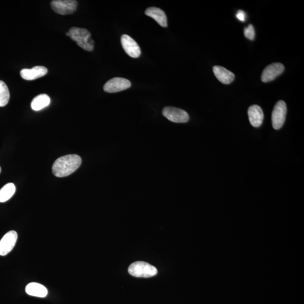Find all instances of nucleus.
I'll use <instances>...</instances> for the list:
<instances>
[{"label": "nucleus", "mask_w": 304, "mask_h": 304, "mask_svg": "<svg viewBox=\"0 0 304 304\" xmlns=\"http://www.w3.org/2000/svg\"><path fill=\"white\" fill-rule=\"evenodd\" d=\"M82 159L77 154L64 155L56 159L52 167L53 174L56 177L70 176L80 166Z\"/></svg>", "instance_id": "f257e3e1"}, {"label": "nucleus", "mask_w": 304, "mask_h": 304, "mask_svg": "<svg viewBox=\"0 0 304 304\" xmlns=\"http://www.w3.org/2000/svg\"><path fill=\"white\" fill-rule=\"evenodd\" d=\"M70 37L76 42L79 47L85 51H91L94 47V41L91 39L90 32L85 28L72 27L69 30Z\"/></svg>", "instance_id": "f03ea898"}, {"label": "nucleus", "mask_w": 304, "mask_h": 304, "mask_svg": "<svg viewBox=\"0 0 304 304\" xmlns=\"http://www.w3.org/2000/svg\"><path fill=\"white\" fill-rule=\"evenodd\" d=\"M130 275L139 278H150L157 275V269L154 266L144 261H136L128 269Z\"/></svg>", "instance_id": "7ed1b4c3"}, {"label": "nucleus", "mask_w": 304, "mask_h": 304, "mask_svg": "<svg viewBox=\"0 0 304 304\" xmlns=\"http://www.w3.org/2000/svg\"><path fill=\"white\" fill-rule=\"evenodd\" d=\"M77 5L78 2L75 0H54L51 2L52 9L56 13L63 15L74 13Z\"/></svg>", "instance_id": "20e7f679"}, {"label": "nucleus", "mask_w": 304, "mask_h": 304, "mask_svg": "<svg viewBox=\"0 0 304 304\" xmlns=\"http://www.w3.org/2000/svg\"><path fill=\"white\" fill-rule=\"evenodd\" d=\"M287 114V106L285 102L279 101L277 102L272 112V120L274 128L279 130L283 127Z\"/></svg>", "instance_id": "39448f33"}, {"label": "nucleus", "mask_w": 304, "mask_h": 304, "mask_svg": "<svg viewBox=\"0 0 304 304\" xmlns=\"http://www.w3.org/2000/svg\"><path fill=\"white\" fill-rule=\"evenodd\" d=\"M163 115L167 119L176 123H185L189 120L188 113L180 108L166 106L162 111Z\"/></svg>", "instance_id": "423d86ee"}, {"label": "nucleus", "mask_w": 304, "mask_h": 304, "mask_svg": "<svg viewBox=\"0 0 304 304\" xmlns=\"http://www.w3.org/2000/svg\"><path fill=\"white\" fill-rule=\"evenodd\" d=\"M131 85V82L127 79L115 77L106 82L103 87V89L106 93H115L127 90L130 87Z\"/></svg>", "instance_id": "0eeeda50"}, {"label": "nucleus", "mask_w": 304, "mask_h": 304, "mask_svg": "<svg viewBox=\"0 0 304 304\" xmlns=\"http://www.w3.org/2000/svg\"><path fill=\"white\" fill-rule=\"evenodd\" d=\"M18 239L16 231L11 230L4 235L0 241V256H4L14 249Z\"/></svg>", "instance_id": "6e6552de"}, {"label": "nucleus", "mask_w": 304, "mask_h": 304, "mask_svg": "<svg viewBox=\"0 0 304 304\" xmlns=\"http://www.w3.org/2000/svg\"><path fill=\"white\" fill-rule=\"evenodd\" d=\"M121 42L124 50L131 58H139L141 55V50L139 46L130 36L123 35L121 36Z\"/></svg>", "instance_id": "1a4fd4ad"}, {"label": "nucleus", "mask_w": 304, "mask_h": 304, "mask_svg": "<svg viewBox=\"0 0 304 304\" xmlns=\"http://www.w3.org/2000/svg\"><path fill=\"white\" fill-rule=\"evenodd\" d=\"M284 70V67L282 64L276 63L270 64L262 73L261 80L263 82L272 81L282 74Z\"/></svg>", "instance_id": "9d476101"}, {"label": "nucleus", "mask_w": 304, "mask_h": 304, "mask_svg": "<svg viewBox=\"0 0 304 304\" xmlns=\"http://www.w3.org/2000/svg\"><path fill=\"white\" fill-rule=\"evenodd\" d=\"M48 72L47 68L44 66H35L31 69H23L20 74L21 77L25 80L32 81L43 77Z\"/></svg>", "instance_id": "9b49d317"}, {"label": "nucleus", "mask_w": 304, "mask_h": 304, "mask_svg": "<svg viewBox=\"0 0 304 304\" xmlns=\"http://www.w3.org/2000/svg\"><path fill=\"white\" fill-rule=\"evenodd\" d=\"M248 115L251 124L254 127H260L264 120V113L260 106L253 105L248 110Z\"/></svg>", "instance_id": "f8f14e48"}, {"label": "nucleus", "mask_w": 304, "mask_h": 304, "mask_svg": "<svg viewBox=\"0 0 304 304\" xmlns=\"http://www.w3.org/2000/svg\"><path fill=\"white\" fill-rule=\"evenodd\" d=\"M213 71H214L216 77L223 84H230L235 78L234 74L226 69V68L216 66L213 68Z\"/></svg>", "instance_id": "ddd939ff"}, {"label": "nucleus", "mask_w": 304, "mask_h": 304, "mask_svg": "<svg viewBox=\"0 0 304 304\" xmlns=\"http://www.w3.org/2000/svg\"><path fill=\"white\" fill-rule=\"evenodd\" d=\"M147 16L151 17L163 27L167 26V18L164 11L156 7H148L145 11Z\"/></svg>", "instance_id": "4468645a"}, {"label": "nucleus", "mask_w": 304, "mask_h": 304, "mask_svg": "<svg viewBox=\"0 0 304 304\" xmlns=\"http://www.w3.org/2000/svg\"><path fill=\"white\" fill-rule=\"evenodd\" d=\"M25 292L28 295L37 298H45L48 294L47 288L43 284L36 282L27 284L25 287Z\"/></svg>", "instance_id": "2eb2a0df"}, {"label": "nucleus", "mask_w": 304, "mask_h": 304, "mask_svg": "<svg viewBox=\"0 0 304 304\" xmlns=\"http://www.w3.org/2000/svg\"><path fill=\"white\" fill-rule=\"evenodd\" d=\"M51 103V98L47 94H40L33 99L31 108L33 111H39L47 107Z\"/></svg>", "instance_id": "dca6fc26"}, {"label": "nucleus", "mask_w": 304, "mask_h": 304, "mask_svg": "<svg viewBox=\"0 0 304 304\" xmlns=\"http://www.w3.org/2000/svg\"><path fill=\"white\" fill-rule=\"evenodd\" d=\"M16 187L13 183H8L0 189V203H5L13 196Z\"/></svg>", "instance_id": "f3484780"}, {"label": "nucleus", "mask_w": 304, "mask_h": 304, "mask_svg": "<svg viewBox=\"0 0 304 304\" xmlns=\"http://www.w3.org/2000/svg\"><path fill=\"white\" fill-rule=\"evenodd\" d=\"M10 99V93L6 83L0 80V107L5 106L8 104Z\"/></svg>", "instance_id": "a211bd4d"}, {"label": "nucleus", "mask_w": 304, "mask_h": 304, "mask_svg": "<svg viewBox=\"0 0 304 304\" xmlns=\"http://www.w3.org/2000/svg\"><path fill=\"white\" fill-rule=\"evenodd\" d=\"M244 35L246 38L250 40H253L255 37V31L253 26L252 25H250L248 27L244 29Z\"/></svg>", "instance_id": "6ab92c4d"}, {"label": "nucleus", "mask_w": 304, "mask_h": 304, "mask_svg": "<svg viewBox=\"0 0 304 304\" xmlns=\"http://www.w3.org/2000/svg\"><path fill=\"white\" fill-rule=\"evenodd\" d=\"M238 20L241 22H245L246 20V15L244 11L239 10L236 14Z\"/></svg>", "instance_id": "aec40b11"}, {"label": "nucleus", "mask_w": 304, "mask_h": 304, "mask_svg": "<svg viewBox=\"0 0 304 304\" xmlns=\"http://www.w3.org/2000/svg\"><path fill=\"white\" fill-rule=\"evenodd\" d=\"M66 35L67 36H70V33H69V32H67V33H66Z\"/></svg>", "instance_id": "412c9836"}, {"label": "nucleus", "mask_w": 304, "mask_h": 304, "mask_svg": "<svg viewBox=\"0 0 304 304\" xmlns=\"http://www.w3.org/2000/svg\"><path fill=\"white\" fill-rule=\"evenodd\" d=\"M1 167H0V173H1Z\"/></svg>", "instance_id": "4be33fe9"}]
</instances>
